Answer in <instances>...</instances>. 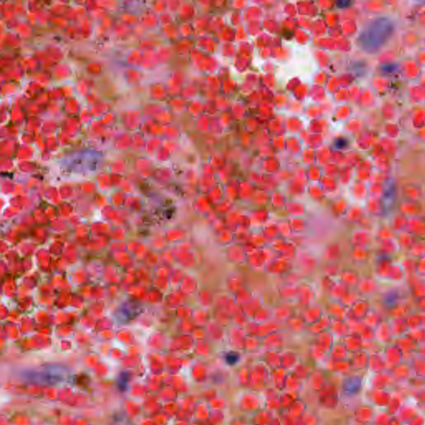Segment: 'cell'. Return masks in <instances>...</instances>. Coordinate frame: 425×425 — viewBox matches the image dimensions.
I'll return each instance as SVG.
<instances>
[{
	"label": "cell",
	"instance_id": "277c9868",
	"mask_svg": "<svg viewBox=\"0 0 425 425\" xmlns=\"http://www.w3.org/2000/svg\"><path fill=\"white\" fill-rule=\"evenodd\" d=\"M395 209L396 212L405 215L408 218L422 217L425 211L423 203L414 202V201L405 200H398Z\"/></svg>",
	"mask_w": 425,
	"mask_h": 425
},
{
	"label": "cell",
	"instance_id": "8992f818",
	"mask_svg": "<svg viewBox=\"0 0 425 425\" xmlns=\"http://www.w3.org/2000/svg\"><path fill=\"white\" fill-rule=\"evenodd\" d=\"M380 283L375 279L372 273H368L359 280L358 291L359 294L366 298L376 297L380 291Z\"/></svg>",
	"mask_w": 425,
	"mask_h": 425
},
{
	"label": "cell",
	"instance_id": "8fae6325",
	"mask_svg": "<svg viewBox=\"0 0 425 425\" xmlns=\"http://www.w3.org/2000/svg\"><path fill=\"white\" fill-rule=\"evenodd\" d=\"M387 223L396 235L406 231L408 218L398 212L394 211L387 218Z\"/></svg>",
	"mask_w": 425,
	"mask_h": 425
},
{
	"label": "cell",
	"instance_id": "e0dca14e",
	"mask_svg": "<svg viewBox=\"0 0 425 425\" xmlns=\"http://www.w3.org/2000/svg\"><path fill=\"white\" fill-rule=\"evenodd\" d=\"M372 308V302L370 298H362L356 301L353 307V312L358 319H364Z\"/></svg>",
	"mask_w": 425,
	"mask_h": 425
},
{
	"label": "cell",
	"instance_id": "7c38bea8",
	"mask_svg": "<svg viewBox=\"0 0 425 425\" xmlns=\"http://www.w3.org/2000/svg\"><path fill=\"white\" fill-rule=\"evenodd\" d=\"M407 276L400 261H394L389 270L388 284L399 285L406 282Z\"/></svg>",
	"mask_w": 425,
	"mask_h": 425
},
{
	"label": "cell",
	"instance_id": "603a6c76",
	"mask_svg": "<svg viewBox=\"0 0 425 425\" xmlns=\"http://www.w3.org/2000/svg\"><path fill=\"white\" fill-rule=\"evenodd\" d=\"M405 318L409 330H414L422 326V316L420 312L414 311L405 316Z\"/></svg>",
	"mask_w": 425,
	"mask_h": 425
},
{
	"label": "cell",
	"instance_id": "f1b7e54d",
	"mask_svg": "<svg viewBox=\"0 0 425 425\" xmlns=\"http://www.w3.org/2000/svg\"><path fill=\"white\" fill-rule=\"evenodd\" d=\"M347 146V141H346L345 139L337 140L336 142H335V146L337 148H339V149H343V148L346 147Z\"/></svg>",
	"mask_w": 425,
	"mask_h": 425
},
{
	"label": "cell",
	"instance_id": "9c48e42d",
	"mask_svg": "<svg viewBox=\"0 0 425 425\" xmlns=\"http://www.w3.org/2000/svg\"><path fill=\"white\" fill-rule=\"evenodd\" d=\"M410 297L413 300H417L425 297V281L416 275L410 276L406 280Z\"/></svg>",
	"mask_w": 425,
	"mask_h": 425
},
{
	"label": "cell",
	"instance_id": "cb8c5ba5",
	"mask_svg": "<svg viewBox=\"0 0 425 425\" xmlns=\"http://www.w3.org/2000/svg\"><path fill=\"white\" fill-rule=\"evenodd\" d=\"M344 279L348 284L351 286H355L359 284V273L354 269H348L344 273Z\"/></svg>",
	"mask_w": 425,
	"mask_h": 425
},
{
	"label": "cell",
	"instance_id": "484cf974",
	"mask_svg": "<svg viewBox=\"0 0 425 425\" xmlns=\"http://www.w3.org/2000/svg\"><path fill=\"white\" fill-rule=\"evenodd\" d=\"M365 210L362 206H354L350 212V218L353 220L359 221L365 215Z\"/></svg>",
	"mask_w": 425,
	"mask_h": 425
},
{
	"label": "cell",
	"instance_id": "83f0119b",
	"mask_svg": "<svg viewBox=\"0 0 425 425\" xmlns=\"http://www.w3.org/2000/svg\"><path fill=\"white\" fill-rule=\"evenodd\" d=\"M409 334L411 335V337L415 340H418L419 338L425 339V328H418L416 329H414L410 332Z\"/></svg>",
	"mask_w": 425,
	"mask_h": 425
},
{
	"label": "cell",
	"instance_id": "ac0fdd59",
	"mask_svg": "<svg viewBox=\"0 0 425 425\" xmlns=\"http://www.w3.org/2000/svg\"><path fill=\"white\" fill-rule=\"evenodd\" d=\"M385 316H384V312L380 311V310L375 309V308H371V311L368 312L365 317V323L367 326L370 328H377L378 325H380L382 321L385 320Z\"/></svg>",
	"mask_w": 425,
	"mask_h": 425
},
{
	"label": "cell",
	"instance_id": "2e32d148",
	"mask_svg": "<svg viewBox=\"0 0 425 425\" xmlns=\"http://www.w3.org/2000/svg\"><path fill=\"white\" fill-rule=\"evenodd\" d=\"M416 239L417 237L412 235L411 234H409L406 231L396 235V240L398 243L400 251L405 252L406 254L411 249L412 247L416 241Z\"/></svg>",
	"mask_w": 425,
	"mask_h": 425
},
{
	"label": "cell",
	"instance_id": "44dd1931",
	"mask_svg": "<svg viewBox=\"0 0 425 425\" xmlns=\"http://www.w3.org/2000/svg\"><path fill=\"white\" fill-rule=\"evenodd\" d=\"M391 335H392V332H391L389 321V320H384L376 328L375 337H377L378 340H380V341H388L390 339Z\"/></svg>",
	"mask_w": 425,
	"mask_h": 425
},
{
	"label": "cell",
	"instance_id": "3957f363",
	"mask_svg": "<svg viewBox=\"0 0 425 425\" xmlns=\"http://www.w3.org/2000/svg\"><path fill=\"white\" fill-rule=\"evenodd\" d=\"M365 211L368 216L376 221L385 220L390 215L381 198L371 196L366 200Z\"/></svg>",
	"mask_w": 425,
	"mask_h": 425
},
{
	"label": "cell",
	"instance_id": "7402d4cb",
	"mask_svg": "<svg viewBox=\"0 0 425 425\" xmlns=\"http://www.w3.org/2000/svg\"><path fill=\"white\" fill-rule=\"evenodd\" d=\"M407 254L416 259L425 257V238L417 237L416 241Z\"/></svg>",
	"mask_w": 425,
	"mask_h": 425
},
{
	"label": "cell",
	"instance_id": "7a4b0ae2",
	"mask_svg": "<svg viewBox=\"0 0 425 425\" xmlns=\"http://www.w3.org/2000/svg\"><path fill=\"white\" fill-rule=\"evenodd\" d=\"M393 261V257L375 256L372 261V274L380 284H388L389 270Z\"/></svg>",
	"mask_w": 425,
	"mask_h": 425
},
{
	"label": "cell",
	"instance_id": "30bf717a",
	"mask_svg": "<svg viewBox=\"0 0 425 425\" xmlns=\"http://www.w3.org/2000/svg\"><path fill=\"white\" fill-rule=\"evenodd\" d=\"M414 304L409 300L403 301L387 310V318L395 319L405 317L410 312H414Z\"/></svg>",
	"mask_w": 425,
	"mask_h": 425
},
{
	"label": "cell",
	"instance_id": "5b68a950",
	"mask_svg": "<svg viewBox=\"0 0 425 425\" xmlns=\"http://www.w3.org/2000/svg\"><path fill=\"white\" fill-rule=\"evenodd\" d=\"M400 200L422 203L425 200V191L423 186L416 183L403 184L400 189Z\"/></svg>",
	"mask_w": 425,
	"mask_h": 425
},
{
	"label": "cell",
	"instance_id": "52a82bcc",
	"mask_svg": "<svg viewBox=\"0 0 425 425\" xmlns=\"http://www.w3.org/2000/svg\"><path fill=\"white\" fill-rule=\"evenodd\" d=\"M374 254L375 256H383V257H395L400 252V247L396 239H386L380 243H375Z\"/></svg>",
	"mask_w": 425,
	"mask_h": 425
},
{
	"label": "cell",
	"instance_id": "4fadbf2b",
	"mask_svg": "<svg viewBox=\"0 0 425 425\" xmlns=\"http://www.w3.org/2000/svg\"><path fill=\"white\" fill-rule=\"evenodd\" d=\"M378 221L376 227L374 230V239L375 243H380L386 239H396V235L392 231L387 222Z\"/></svg>",
	"mask_w": 425,
	"mask_h": 425
},
{
	"label": "cell",
	"instance_id": "ba28073f",
	"mask_svg": "<svg viewBox=\"0 0 425 425\" xmlns=\"http://www.w3.org/2000/svg\"><path fill=\"white\" fill-rule=\"evenodd\" d=\"M351 242L356 248H371L375 242L372 231L365 228H357L351 233Z\"/></svg>",
	"mask_w": 425,
	"mask_h": 425
},
{
	"label": "cell",
	"instance_id": "ffe728a7",
	"mask_svg": "<svg viewBox=\"0 0 425 425\" xmlns=\"http://www.w3.org/2000/svg\"><path fill=\"white\" fill-rule=\"evenodd\" d=\"M400 264L402 265L403 269L405 271V274L407 276V278L410 276L415 275V270H416L417 259L414 257H412L409 255H403L399 260Z\"/></svg>",
	"mask_w": 425,
	"mask_h": 425
},
{
	"label": "cell",
	"instance_id": "d4e9b609",
	"mask_svg": "<svg viewBox=\"0 0 425 425\" xmlns=\"http://www.w3.org/2000/svg\"><path fill=\"white\" fill-rule=\"evenodd\" d=\"M415 275L418 278H425V257H420V258L417 259Z\"/></svg>",
	"mask_w": 425,
	"mask_h": 425
},
{
	"label": "cell",
	"instance_id": "4316f807",
	"mask_svg": "<svg viewBox=\"0 0 425 425\" xmlns=\"http://www.w3.org/2000/svg\"><path fill=\"white\" fill-rule=\"evenodd\" d=\"M414 308L416 312L425 313V297L414 301Z\"/></svg>",
	"mask_w": 425,
	"mask_h": 425
},
{
	"label": "cell",
	"instance_id": "5bb4252c",
	"mask_svg": "<svg viewBox=\"0 0 425 425\" xmlns=\"http://www.w3.org/2000/svg\"><path fill=\"white\" fill-rule=\"evenodd\" d=\"M406 232L418 238H425V218L414 217L408 218Z\"/></svg>",
	"mask_w": 425,
	"mask_h": 425
},
{
	"label": "cell",
	"instance_id": "f546056e",
	"mask_svg": "<svg viewBox=\"0 0 425 425\" xmlns=\"http://www.w3.org/2000/svg\"><path fill=\"white\" fill-rule=\"evenodd\" d=\"M422 316V328H425V313H421Z\"/></svg>",
	"mask_w": 425,
	"mask_h": 425
},
{
	"label": "cell",
	"instance_id": "9a60e30c",
	"mask_svg": "<svg viewBox=\"0 0 425 425\" xmlns=\"http://www.w3.org/2000/svg\"><path fill=\"white\" fill-rule=\"evenodd\" d=\"M374 256L373 248H355L351 252L352 259L364 266L372 264Z\"/></svg>",
	"mask_w": 425,
	"mask_h": 425
},
{
	"label": "cell",
	"instance_id": "d6986e66",
	"mask_svg": "<svg viewBox=\"0 0 425 425\" xmlns=\"http://www.w3.org/2000/svg\"><path fill=\"white\" fill-rule=\"evenodd\" d=\"M388 319V318H387ZM390 325L391 332L396 337H401L407 332L408 325L406 324L405 317L401 318L389 319Z\"/></svg>",
	"mask_w": 425,
	"mask_h": 425
},
{
	"label": "cell",
	"instance_id": "6da1fadb",
	"mask_svg": "<svg viewBox=\"0 0 425 425\" xmlns=\"http://www.w3.org/2000/svg\"><path fill=\"white\" fill-rule=\"evenodd\" d=\"M396 29L393 18L385 15L375 17L361 31L357 44L366 53L375 54L390 41Z\"/></svg>",
	"mask_w": 425,
	"mask_h": 425
}]
</instances>
